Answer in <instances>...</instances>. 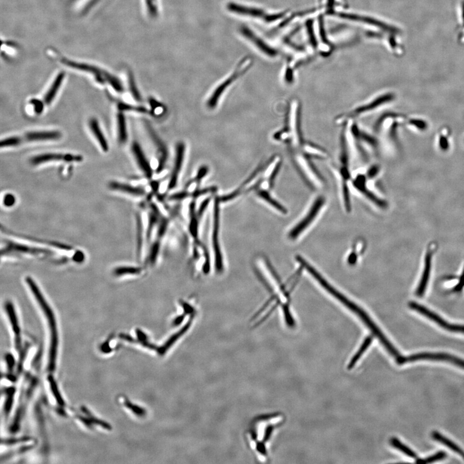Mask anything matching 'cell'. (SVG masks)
Wrapping results in <instances>:
<instances>
[{
    "label": "cell",
    "mask_w": 464,
    "mask_h": 464,
    "mask_svg": "<svg viewBox=\"0 0 464 464\" xmlns=\"http://www.w3.org/2000/svg\"><path fill=\"white\" fill-rule=\"evenodd\" d=\"M147 129L150 135L151 136L152 141H153L154 144L156 145V146L158 148L159 154H160V155H159L158 167V169H157V172H160L162 171L164 167H165L166 162H167L168 157L167 147H166L162 141L159 139L158 135L154 133V131L149 125H148Z\"/></svg>",
    "instance_id": "18"
},
{
    "label": "cell",
    "mask_w": 464,
    "mask_h": 464,
    "mask_svg": "<svg viewBox=\"0 0 464 464\" xmlns=\"http://www.w3.org/2000/svg\"><path fill=\"white\" fill-rule=\"evenodd\" d=\"M208 172V168L206 166H202V167L200 168L199 170H198L196 177H195L192 181L195 182L196 183H199V182L202 180V179L205 177Z\"/></svg>",
    "instance_id": "35"
},
{
    "label": "cell",
    "mask_w": 464,
    "mask_h": 464,
    "mask_svg": "<svg viewBox=\"0 0 464 464\" xmlns=\"http://www.w3.org/2000/svg\"><path fill=\"white\" fill-rule=\"evenodd\" d=\"M61 134L59 131H35L28 133L20 137L22 143L24 142H43V141L57 140L61 138Z\"/></svg>",
    "instance_id": "14"
},
{
    "label": "cell",
    "mask_w": 464,
    "mask_h": 464,
    "mask_svg": "<svg viewBox=\"0 0 464 464\" xmlns=\"http://www.w3.org/2000/svg\"><path fill=\"white\" fill-rule=\"evenodd\" d=\"M325 202H326V200L322 196H319L315 199L308 212L307 213L305 217H304L301 220V222H299L295 226V228H293L290 231V234H289V237H290V239L295 240L298 236L301 235L302 231L308 228L309 225L317 217L318 213L322 210V207L324 206Z\"/></svg>",
    "instance_id": "8"
},
{
    "label": "cell",
    "mask_w": 464,
    "mask_h": 464,
    "mask_svg": "<svg viewBox=\"0 0 464 464\" xmlns=\"http://www.w3.org/2000/svg\"><path fill=\"white\" fill-rule=\"evenodd\" d=\"M250 61L249 59L241 61L240 64L237 67L234 73L228 77V79L224 80L220 85L217 86V88L213 91L212 95H211L210 99L207 102V106L210 109H213L217 105L220 97L223 94V92L228 88L229 86L234 83V81L238 79L239 77L244 74L247 70L249 69Z\"/></svg>",
    "instance_id": "6"
},
{
    "label": "cell",
    "mask_w": 464,
    "mask_h": 464,
    "mask_svg": "<svg viewBox=\"0 0 464 464\" xmlns=\"http://www.w3.org/2000/svg\"><path fill=\"white\" fill-rule=\"evenodd\" d=\"M110 188L113 190H119L121 192L129 193L134 195H143L145 193V190L142 188L135 187L127 184L119 183V182H111L109 185Z\"/></svg>",
    "instance_id": "23"
},
{
    "label": "cell",
    "mask_w": 464,
    "mask_h": 464,
    "mask_svg": "<svg viewBox=\"0 0 464 464\" xmlns=\"http://www.w3.org/2000/svg\"><path fill=\"white\" fill-rule=\"evenodd\" d=\"M372 340L373 338L372 336H368V337L366 338L361 347L359 348L358 352H357V354L353 357L351 361L350 362L349 365H348V369L352 370V368L354 367L362 356L365 354L366 350L369 347L371 343L372 342Z\"/></svg>",
    "instance_id": "27"
},
{
    "label": "cell",
    "mask_w": 464,
    "mask_h": 464,
    "mask_svg": "<svg viewBox=\"0 0 464 464\" xmlns=\"http://www.w3.org/2000/svg\"><path fill=\"white\" fill-rule=\"evenodd\" d=\"M210 198H208V199L204 200V201L202 202L201 207H200V208L199 210V216H201L202 214V213H203L204 210H205V209L207 208V206H208L209 202H210Z\"/></svg>",
    "instance_id": "43"
},
{
    "label": "cell",
    "mask_w": 464,
    "mask_h": 464,
    "mask_svg": "<svg viewBox=\"0 0 464 464\" xmlns=\"http://www.w3.org/2000/svg\"><path fill=\"white\" fill-rule=\"evenodd\" d=\"M432 256H433V251L429 250V251H427L426 256H425L424 272H423V275L421 280H420V281L419 286H418L417 292H416V295H417L418 297L423 296L425 290H426L427 283H428L430 276V272H431Z\"/></svg>",
    "instance_id": "20"
},
{
    "label": "cell",
    "mask_w": 464,
    "mask_h": 464,
    "mask_svg": "<svg viewBox=\"0 0 464 464\" xmlns=\"http://www.w3.org/2000/svg\"><path fill=\"white\" fill-rule=\"evenodd\" d=\"M117 120L118 140H119L120 143L124 144V143L127 142V138H128L127 131L126 120H125L124 113L122 112L118 113Z\"/></svg>",
    "instance_id": "25"
},
{
    "label": "cell",
    "mask_w": 464,
    "mask_h": 464,
    "mask_svg": "<svg viewBox=\"0 0 464 464\" xmlns=\"http://www.w3.org/2000/svg\"><path fill=\"white\" fill-rule=\"evenodd\" d=\"M390 443L391 445H393V446L396 448V449L399 450V451L402 452H404V453L406 454L407 456L411 457V458H417V454L412 451L410 448L406 446V445H404V443H402L401 442H400V441L398 440L397 438H391L390 440Z\"/></svg>",
    "instance_id": "28"
},
{
    "label": "cell",
    "mask_w": 464,
    "mask_h": 464,
    "mask_svg": "<svg viewBox=\"0 0 464 464\" xmlns=\"http://www.w3.org/2000/svg\"><path fill=\"white\" fill-rule=\"evenodd\" d=\"M290 154L295 167L306 183L314 188H321L324 185V179L311 159L299 151H291Z\"/></svg>",
    "instance_id": "2"
},
{
    "label": "cell",
    "mask_w": 464,
    "mask_h": 464,
    "mask_svg": "<svg viewBox=\"0 0 464 464\" xmlns=\"http://www.w3.org/2000/svg\"><path fill=\"white\" fill-rule=\"evenodd\" d=\"M393 99V95L391 94L381 95V96L373 99L372 101L368 102L367 103L362 104V105L358 106L351 112L338 116L336 120V124L339 125L346 124L351 120L355 119V118L359 117V116L366 114V113L374 110L375 109L379 107L383 104L391 101Z\"/></svg>",
    "instance_id": "5"
},
{
    "label": "cell",
    "mask_w": 464,
    "mask_h": 464,
    "mask_svg": "<svg viewBox=\"0 0 464 464\" xmlns=\"http://www.w3.org/2000/svg\"><path fill=\"white\" fill-rule=\"evenodd\" d=\"M62 62L65 65L69 66V67L73 68V69L83 70V71L90 72V73L94 74L97 81L100 83L104 84L105 82H108L112 86L113 88H114V90L118 92H122L124 91V87H123L120 80H118L112 75L99 69V68L85 64V63H76L74 61L67 60H63Z\"/></svg>",
    "instance_id": "4"
},
{
    "label": "cell",
    "mask_w": 464,
    "mask_h": 464,
    "mask_svg": "<svg viewBox=\"0 0 464 464\" xmlns=\"http://www.w3.org/2000/svg\"><path fill=\"white\" fill-rule=\"evenodd\" d=\"M220 200L219 198H215L214 207H213V228L212 234V244L213 252H214L215 267L218 272H222L223 270V262L222 256L220 251L219 245V203Z\"/></svg>",
    "instance_id": "9"
},
{
    "label": "cell",
    "mask_w": 464,
    "mask_h": 464,
    "mask_svg": "<svg viewBox=\"0 0 464 464\" xmlns=\"http://www.w3.org/2000/svg\"><path fill=\"white\" fill-rule=\"evenodd\" d=\"M464 287V270L462 273V275H461L460 282L458 284L453 288L454 292H459L462 290Z\"/></svg>",
    "instance_id": "42"
},
{
    "label": "cell",
    "mask_w": 464,
    "mask_h": 464,
    "mask_svg": "<svg viewBox=\"0 0 464 464\" xmlns=\"http://www.w3.org/2000/svg\"><path fill=\"white\" fill-rule=\"evenodd\" d=\"M31 103L35 106V111L36 113H40L42 112L43 110V103L42 101H40L38 99H32Z\"/></svg>",
    "instance_id": "39"
},
{
    "label": "cell",
    "mask_w": 464,
    "mask_h": 464,
    "mask_svg": "<svg viewBox=\"0 0 464 464\" xmlns=\"http://www.w3.org/2000/svg\"><path fill=\"white\" fill-rule=\"evenodd\" d=\"M89 127L91 131L94 134L95 138H96L97 142H99L102 150L104 152H108L109 149L108 142L106 138L104 137V134L102 133L98 122L95 118H92L89 122Z\"/></svg>",
    "instance_id": "21"
},
{
    "label": "cell",
    "mask_w": 464,
    "mask_h": 464,
    "mask_svg": "<svg viewBox=\"0 0 464 464\" xmlns=\"http://www.w3.org/2000/svg\"><path fill=\"white\" fill-rule=\"evenodd\" d=\"M367 181L368 177L366 174H359L355 177L354 181H353V185H354L357 190L363 193V195H365L366 197H367L371 201L374 202L377 205L382 208H386L387 206L386 202L377 197L369 189L367 185Z\"/></svg>",
    "instance_id": "12"
},
{
    "label": "cell",
    "mask_w": 464,
    "mask_h": 464,
    "mask_svg": "<svg viewBox=\"0 0 464 464\" xmlns=\"http://www.w3.org/2000/svg\"><path fill=\"white\" fill-rule=\"evenodd\" d=\"M258 195L259 197L261 198V199L263 200H265V201L268 202L270 205L274 207V208L276 209V210H279L283 213H286L285 208H284V207L279 203V202H277V201H276L274 198H273L272 196H271L269 192H267V190H259L258 192Z\"/></svg>",
    "instance_id": "26"
},
{
    "label": "cell",
    "mask_w": 464,
    "mask_h": 464,
    "mask_svg": "<svg viewBox=\"0 0 464 464\" xmlns=\"http://www.w3.org/2000/svg\"><path fill=\"white\" fill-rule=\"evenodd\" d=\"M447 456L446 453L445 452L440 451L426 458L425 459H417L416 462L417 463H433L434 461L442 460V459L445 458Z\"/></svg>",
    "instance_id": "32"
},
{
    "label": "cell",
    "mask_w": 464,
    "mask_h": 464,
    "mask_svg": "<svg viewBox=\"0 0 464 464\" xmlns=\"http://www.w3.org/2000/svg\"><path fill=\"white\" fill-rule=\"evenodd\" d=\"M301 152L302 154L309 159H326L328 156L327 152L321 147L318 146L315 143L311 142H304L302 146L297 151ZM291 152V151H290Z\"/></svg>",
    "instance_id": "16"
},
{
    "label": "cell",
    "mask_w": 464,
    "mask_h": 464,
    "mask_svg": "<svg viewBox=\"0 0 464 464\" xmlns=\"http://www.w3.org/2000/svg\"><path fill=\"white\" fill-rule=\"evenodd\" d=\"M65 75L63 72L59 74L56 77V79H54L51 88H49L47 94H45L44 99H43V102H44V103L47 104V105H49V104H51V102L53 101L57 92H58L59 89H60L61 84L63 83V79L65 78Z\"/></svg>",
    "instance_id": "22"
},
{
    "label": "cell",
    "mask_w": 464,
    "mask_h": 464,
    "mask_svg": "<svg viewBox=\"0 0 464 464\" xmlns=\"http://www.w3.org/2000/svg\"><path fill=\"white\" fill-rule=\"evenodd\" d=\"M185 146L183 143L180 142L177 143L176 146V155L175 158V162L173 171L170 177L169 183H168V188L169 190H172L176 187L179 173L181 169L182 165H183L184 156H185Z\"/></svg>",
    "instance_id": "13"
},
{
    "label": "cell",
    "mask_w": 464,
    "mask_h": 464,
    "mask_svg": "<svg viewBox=\"0 0 464 464\" xmlns=\"http://www.w3.org/2000/svg\"><path fill=\"white\" fill-rule=\"evenodd\" d=\"M379 172V168L378 166L374 165L370 167V169L368 170L367 174H366L368 178L372 179L374 178L378 174Z\"/></svg>",
    "instance_id": "37"
},
{
    "label": "cell",
    "mask_w": 464,
    "mask_h": 464,
    "mask_svg": "<svg viewBox=\"0 0 464 464\" xmlns=\"http://www.w3.org/2000/svg\"><path fill=\"white\" fill-rule=\"evenodd\" d=\"M132 150H133V154L135 156L136 161H137L139 167H140L143 173L146 175L148 178H151L152 176V168L147 160L146 156L143 153L140 145L137 142H134Z\"/></svg>",
    "instance_id": "19"
},
{
    "label": "cell",
    "mask_w": 464,
    "mask_h": 464,
    "mask_svg": "<svg viewBox=\"0 0 464 464\" xmlns=\"http://www.w3.org/2000/svg\"><path fill=\"white\" fill-rule=\"evenodd\" d=\"M215 187H209L204 188L203 190L196 191V192H195L194 193H193V195H194L195 197H197L201 196V195L206 194V193L215 192Z\"/></svg>",
    "instance_id": "40"
},
{
    "label": "cell",
    "mask_w": 464,
    "mask_h": 464,
    "mask_svg": "<svg viewBox=\"0 0 464 464\" xmlns=\"http://www.w3.org/2000/svg\"><path fill=\"white\" fill-rule=\"evenodd\" d=\"M21 144V138L19 136H13V137L4 139L0 143L2 148L17 147Z\"/></svg>",
    "instance_id": "33"
},
{
    "label": "cell",
    "mask_w": 464,
    "mask_h": 464,
    "mask_svg": "<svg viewBox=\"0 0 464 464\" xmlns=\"http://www.w3.org/2000/svg\"><path fill=\"white\" fill-rule=\"evenodd\" d=\"M240 33L241 35L244 36L245 38L253 43L255 46L258 48L260 51H263L264 53L267 54L268 56H272L275 55V52L274 50H273L272 48L268 46V45L266 44V43L264 42V41L258 37V36L255 35L254 32H252L250 29L248 28V27H241Z\"/></svg>",
    "instance_id": "15"
},
{
    "label": "cell",
    "mask_w": 464,
    "mask_h": 464,
    "mask_svg": "<svg viewBox=\"0 0 464 464\" xmlns=\"http://www.w3.org/2000/svg\"><path fill=\"white\" fill-rule=\"evenodd\" d=\"M151 104L152 108H153L154 114L160 115L161 113L164 112V111H165V108H164L162 104L159 103V102L156 101V100L151 99Z\"/></svg>",
    "instance_id": "36"
},
{
    "label": "cell",
    "mask_w": 464,
    "mask_h": 464,
    "mask_svg": "<svg viewBox=\"0 0 464 464\" xmlns=\"http://www.w3.org/2000/svg\"><path fill=\"white\" fill-rule=\"evenodd\" d=\"M129 85L130 87V90H131L132 95H133L134 98L138 101H142V96L139 92V91L136 86L135 81H134V77L133 75L130 74L129 76Z\"/></svg>",
    "instance_id": "34"
},
{
    "label": "cell",
    "mask_w": 464,
    "mask_h": 464,
    "mask_svg": "<svg viewBox=\"0 0 464 464\" xmlns=\"http://www.w3.org/2000/svg\"><path fill=\"white\" fill-rule=\"evenodd\" d=\"M420 360H431L438 361H446L454 365L459 366L464 369V361L458 357L451 356V355L444 354V353H419L411 355L408 357H400L397 361L398 365H404L407 363H411Z\"/></svg>",
    "instance_id": "7"
},
{
    "label": "cell",
    "mask_w": 464,
    "mask_h": 464,
    "mask_svg": "<svg viewBox=\"0 0 464 464\" xmlns=\"http://www.w3.org/2000/svg\"><path fill=\"white\" fill-rule=\"evenodd\" d=\"M4 202L5 205L11 206L15 202V197L12 194H7L4 197Z\"/></svg>",
    "instance_id": "41"
},
{
    "label": "cell",
    "mask_w": 464,
    "mask_h": 464,
    "mask_svg": "<svg viewBox=\"0 0 464 464\" xmlns=\"http://www.w3.org/2000/svg\"><path fill=\"white\" fill-rule=\"evenodd\" d=\"M118 108L121 111H135V112L146 113L149 112L147 108L143 106H134L126 103H120Z\"/></svg>",
    "instance_id": "31"
},
{
    "label": "cell",
    "mask_w": 464,
    "mask_h": 464,
    "mask_svg": "<svg viewBox=\"0 0 464 464\" xmlns=\"http://www.w3.org/2000/svg\"><path fill=\"white\" fill-rule=\"evenodd\" d=\"M288 108L285 125L275 133L273 138L287 145L290 151H297L305 142L302 133L301 104L298 100L293 99L290 102Z\"/></svg>",
    "instance_id": "1"
},
{
    "label": "cell",
    "mask_w": 464,
    "mask_h": 464,
    "mask_svg": "<svg viewBox=\"0 0 464 464\" xmlns=\"http://www.w3.org/2000/svg\"><path fill=\"white\" fill-rule=\"evenodd\" d=\"M26 281L32 292L33 293L34 296L36 298V301L38 302L39 305L42 309L43 312L44 313L45 315L46 316L48 322H49L52 336L51 361H54L55 360L57 341H58L57 340H58V335H57L55 317H54L53 311H52L51 307H50L49 303L43 297L42 293H41L40 288H38L37 284H36L35 282L30 277L27 278Z\"/></svg>",
    "instance_id": "3"
},
{
    "label": "cell",
    "mask_w": 464,
    "mask_h": 464,
    "mask_svg": "<svg viewBox=\"0 0 464 464\" xmlns=\"http://www.w3.org/2000/svg\"><path fill=\"white\" fill-rule=\"evenodd\" d=\"M190 213H191V220H190V233L192 234L193 238H197V219L196 217V215L195 213V204L194 202H192L190 204Z\"/></svg>",
    "instance_id": "29"
},
{
    "label": "cell",
    "mask_w": 464,
    "mask_h": 464,
    "mask_svg": "<svg viewBox=\"0 0 464 464\" xmlns=\"http://www.w3.org/2000/svg\"><path fill=\"white\" fill-rule=\"evenodd\" d=\"M431 435L434 440L438 441V442L445 445V446L450 448L452 451L456 452L457 454H460L464 459V451L460 447H458L455 443L452 442L451 440H450L449 439L445 437V436H443L442 434L438 433V432L434 431L432 433Z\"/></svg>",
    "instance_id": "24"
},
{
    "label": "cell",
    "mask_w": 464,
    "mask_h": 464,
    "mask_svg": "<svg viewBox=\"0 0 464 464\" xmlns=\"http://www.w3.org/2000/svg\"><path fill=\"white\" fill-rule=\"evenodd\" d=\"M227 9L229 12L237 14V15L254 18L265 17V13L260 9L234 3V2H230L227 5Z\"/></svg>",
    "instance_id": "17"
},
{
    "label": "cell",
    "mask_w": 464,
    "mask_h": 464,
    "mask_svg": "<svg viewBox=\"0 0 464 464\" xmlns=\"http://www.w3.org/2000/svg\"><path fill=\"white\" fill-rule=\"evenodd\" d=\"M83 158L80 155L72 154L49 153L39 155L33 157L31 159V162L33 165H38L40 164L51 162V161H63V162H81Z\"/></svg>",
    "instance_id": "11"
},
{
    "label": "cell",
    "mask_w": 464,
    "mask_h": 464,
    "mask_svg": "<svg viewBox=\"0 0 464 464\" xmlns=\"http://www.w3.org/2000/svg\"><path fill=\"white\" fill-rule=\"evenodd\" d=\"M409 306L414 311H417V312L425 316V317L433 320L438 326L442 327V328L447 329V331H449L464 333V326H462V325L450 324V323H448L444 319L441 318L437 314L429 310V309L425 308V307L420 305V304H418L417 302H411L409 303Z\"/></svg>",
    "instance_id": "10"
},
{
    "label": "cell",
    "mask_w": 464,
    "mask_h": 464,
    "mask_svg": "<svg viewBox=\"0 0 464 464\" xmlns=\"http://www.w3.org/2000/svg\"><path fill=\"white\" fill-rule=\"evenodd\" d=\"M189 193H188L187 191H184V192H178L172 195L170 197V199L181 200L189 197Z\"/></svg>",
    "instance_id": "38"
},
{
    "label": "cell",
    "mask_w": 464,
    "mask_h": 464,
    "mask_svg": "<svg viewBox=\"0 0 464 464\" xmlns=\"http://www.w3.org/2000/svg\"><path fill=\"white\" fill-rule=\"evenodd\" d=\"M142 270L140 268L125 267L117 268L114 271V274L118 276H122L125 275H136L140 274Z\"/></svg>",
    "instance_id": "30"
}]
</instances>
